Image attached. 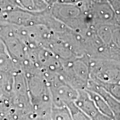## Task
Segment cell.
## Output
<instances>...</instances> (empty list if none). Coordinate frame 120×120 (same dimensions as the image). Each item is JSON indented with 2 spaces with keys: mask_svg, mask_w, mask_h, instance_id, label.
I'll return each instance as SVG.
<instances>
[{
  "mask_svg": "<svg viewBox=\"0 0 120 120\" xmlns=\"http://www.w3.org/2000/svg\"><path fill=\"white\" fill-rule=\"evenodd\" d=\"M88 94L93 100L95 104L96 107L100 111V112L105 116L109 117L112 120H114L113 114L109 107V105L107 104L106 101L103 98V97L100 96L97 93L91 91V90L85 89Z\"/></svg>",
  "mask_w": 120,
  "mask_h": 120,
  "instance_id": "cell-4",
  "label": "cell"
},
{
  "mask_svg": "<svg viewBox=\"0 0 120 120\" xmlns=\"http://www.w3.org/2000/svg\"><path fill=\"white\" fill-rule=\"evenodd\" d=\"M20 8L31 12L45 11L48 4L43 0H15Z\"/></svg>",
  "mask_w": 120,
  "mask_h": 120,
  "instance_id": "cell-3",
  "label": "cell"
},
{
  "mask_svg": "<svg viewBox=\"0 0 120 120\" xmlns=\"http://www.w3.org/2000/svg\"><path fill=\"white\" fill-rule=\"evenodd\" d=\"M94 82L106 90L114 98L120 101V83H109L97 81Z\"/></svg>",
  "mask_w": 120,
  "mask_h": 120,
  "instance_id": "cell-7",
  "label": "cell"
},
{
  "mask_svg": "<svg viewBox=\"0 0 120 120\" xmlns=\"http://www.w3.org/2000/svg\"><path fill=\"white\" fill-rule=\"evenodd\" d=\"M74 102L91 120H113L100 112L85 89L78 90Z\"/></svg>",
  "mask_w": 120,
  "mask_h": 120,
  "instance_id": "cell-2",
  "label": "cell"
},
{
  "mask_svg": "<svg viewBox=\"0 0 120 120\" xmlns=\"http://www.w3.org/2000/svg\"><path fill=\"white\" fill-rule=\"evenodd\" d=\"M51 118V120H73L68 108L66 106L61 107L52 106Z\"/></svg>",
  "mask_w": 120,
  "mask_h": 120,
  "instance_id": "cell-5",
  "label": "cell"
},
{
  "mask_svg": "<svg viewBox=\"0 0 120 120\" xmlns=\"http://www.w3.org/2000/svg\"><path fill=\"white\" fill-rule=\"evenodd\" d=\"M90 78L94 81L120 83V62L113 60L90 59Z\"/></svg>",
  "mask_w": 120,
  "mask_h": 120,
  "instance_id": "cell-1",
  "label": "cell"
},
{
  "mask_svg": "<svg viewBox=\"0 0 120 120\" xmlns=\"http://www.w3.org/2000/svg\"><path fill=\"white\" fill-rule=\"evenodd\" d=\"M73 120H91L78 107L74 102L67 105Z\"/></svg>",
  "mask_w": 120,
  "mask_h": 120,
  "instance_id": "cell-6",
  "label": "cell"
}]
</instances>
